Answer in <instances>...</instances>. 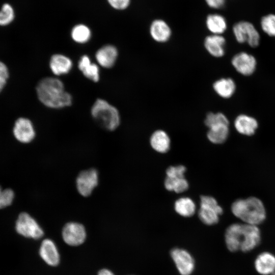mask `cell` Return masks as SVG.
Segmentation results:
<instances>
[{"label": "cell", "mask_w": 275, "mask_h": 275, "mask_svg": "<svg viewBox=\"0 0 275 275\" xmlns=\"http://www.w3.org/2000/svg\"><path fill=\"white\" fill-rule=\"evenodd\" d=\"M97 275H115L114 273L108 269H102L98 272Z\"/></svg>", "instance_id": "d590c367"}, {"label": "cell", "mask_w": 275, "mask_h": 275, "mask_svg": "<svg viewBox=\"0 0 275 275\" xmlns=\"http://www.w3.org/2000/svg\"><path fill=\"white\" fill-rule=\"evenodd\" d=\"M225 240L231 252H248L257 247L261 241V232L258 226L245 223H234L226 229Z\"/></svg>", "instance_id": "6da1fadb"}, {"label": "cell", "mask_w": 275, "mask_h": 275, "mask_svg": "<svg viewBox=\"0 0 275 275\" xmlns=\"http://www.w3.org/2000/svg\"><path fill=\"white\" fill-rule=\"evenodd\" d=\"M271 275H275V272L272 274Z\"/></svg>", "instance_id": "8d00e7d4"}, {"label": "cell", "mask_w": 275, "mask_h": 275, "mask_svg": "<svg viewBox=\"0 0 275 275\" xmlns=\"http://www.w3.org/2000/svg\"><path fill=\"white\" fill-rule=\"evenodd\" d=\"M234 125L239 133L245 136H252L255 133L259 124L254 117L245 114H240L235 118Z\"/></svg>", "instance_id": "4fadbf2b"}, {"label": "cell", "mask_w": 275, "mask_h": 275, "mask_svg": "<svg viewBox=\"0 0 275 275\" xmlns=\"http://www.w3.org/2000/svg\"><path fill=\"white\" fill-rule=\"evenodd\" d=\"M118 56L117 48L114 45L107 44L103 46L96 51L95 58L100 66L109 68L115 65Z\"/></svg>", "instance_id": "2e32d148"}, {"label": "cell", "mask_w": 275, "mask_h": 275, "mask_svg": "<svg viewBox=\"0 0 275 275\" xmlns=\"http://www.w3.org/2000/svg\"><path fill=\"white\" fill-rule=\"evenodd\" d=\"M13 134L16 139L22 143H29L35 136L34 125L30 120L21 117L16 120L13 129Z\"/></svg>", "instance_id": "7c38bea8"}, {"label": "cell", "mask_w": 275, "mask_h": 275, "mask_svg": "<svg viewBox=\"0 0 275 275\" xmlns=\"http://www.w3.org/2000/svg\"><path fill=\"white\" fill-rule=\"evenodd\" d=\"M205 124L209 128L214 125L220 124H229L227 116L222 113H213L210 112L206 116L204 121Z\"/></svg>", "instance_id": "83f0119b"}, {"label": "cell", "mask_w": 275, "mask_h": 275, "mask_svg": "<svg viewBox=\"0 0 275 275\" xmlns=\"http://www.w3.org/2000/svg\"><path fill=\"white\" fill-rule=\"evenodd\" d=\"M92 35L90 28L84 24L75 25L71 32V36L73 40L78 43H87L91 39Z\"/></svg>", "instance_id": "484cf974"}, {"label": "cell", "mask_w": 275, "mask_h": 275, "mask_svg": "<svg viewBox=\"0 0 275 275\" xmlns=\"http://www.w3.org/2000/svg\"><path fill=\"white\" fill-rule=\"evenodd\" d=\"M166 188L169 191H174L177 193L183 192L188 188L187 181L183 178L166 177L164 181Z\"/></svg>", "instance_id": "4316f807"}, {"label": "cell", "mask_w": 275, "mask_h": 275, "mask_svg": "<svg viewBox=\"0 0 275 275\" xmlns=\"http://www.w3.org/2000/svg\"><path fill=\"white\" fill-rule=\"evenodd\" d=\"M14 198V193L10 188L2 189L0 186V209L10 205Z\"/></svg>", "instance_id": "4dcf8cb0"}, {"label": "cell", "mask_w": 275, "mask_h": 275, "mask_svg": "<svg viewBox=\"0 0 275 275\" xmlns=\"http://www.w3.org/2000/svg\"><path fill=\"white\" fill-rule=\"evenodd\" d=\"M15 229L19 234L34 239H40L44 235L43 230L37 221L26 212L19 214L16 222Z\"/></svg>", "instance_id": "52a82bcc"}, {"label": "cell", "mask_w": 275, "mask_h": 275, "mask_svg": "<svg viewBox=\"0 0 275 275\" xmlns=\"http://www.w3.org/2000/svg\"><path fill=\"white\" fill-rule=\"evenodd\" d=\"M204 47L209 53L215 58H221L225 53V38L221 35L212 34L206 37Z\"/></svg>", "instance_id": "e0dca14e"}, {"label": "cell", "mask_w": 275, "mask_h": 275, "mask_svg": "<svg viewBox=\"0 0 275 275\" xmlns=\"http://www.w3.org/2000/svg\"><path fill=\"white\" fill-rule=\"evenodd\" d=\"M15 17L14 11L9 4H4L0 10V26H6L11 23Z\"/></svg>", "instance_id": "f546056e"}, {"label": "cell", "mask_w": 275, "mask_h": 275, "mask_svg": "<svg viewBox=\"0 0 275 275\" xmlns=\"http://www.w3.org/2000/svg\"><path fill=\"white\" fill-rule=\"evenodd\" d=\"M98 172L91 168L80 172L76 179V187L78 193L83 197L89 196L98 185Z\"/></svg>", "instance_id": "ba28073f"}, {"label": "cell", "mask_w": 275, "mask_h": 275, "mask_svg": "<svg viewBox=\"0 0 275 275\" xmlns=\"http://www.w3.org/2000/svg\"><path fill=\"white\" fill-rule=\"evenodd\" d=\"M9 76V73L7 66L0 61V93L5 87Z\"/></svg>", "instance_id": "d6a6232c"}, {"label": "cell", "mask_w": 275, "mask_h": 275, "mask_svg": "<svg viewBox=\"0 0 275 275\" xmlns=\"http://www.w3.org/2000/svg\"><path fill=\"white\" fill-rule=\"evenodd\" d=\"M207 5L211 8L218 9L222 8L225 0H205Z\"/></svg>", "instance_id": "e575fe53"}, {"label": "cell", "mask_w": 275, "mask_h": 275, "mask_svg": "<svg viewBox=\"0 0 275 275\" xmlns=\"http://www.w3.org/2000/svg\"><path fill=\"white\" fill-rule=\"evenodd\" d=\"M231 211L243 223L256 226L262 223L266 216L263 202L254 197L235 201L231 205Z\"/></svg>", "instance_id": "3957f363"}, {"label": "cell", "mask_w": 275, "mask_h": 275, "mask_svg": "<svg viewBox=\"0 0 275 275\" xmlns=\"http://www.w3.org/2000/svg\"><path fill=\"white\" fill-rule=\"evenodd\" d=\"M150 33L152 38L156 42H166L171 36V30L168 24L163 20H154L150 28Z\"/></svg>", "instance_id": "d6986e66"}, {"label": "cell", "mask_w": 275, "mask_h": 275, "mask_svg": "<svg viewBox=\"0 0 275 275\" xmlns=\"http://www.w3.org/2000/svg\"><path fill=\"white\" fill-rule=\"evenodd\" d=\"M150 144L155 151L160 153H166L170 149V139L164 131L157 130L151 136Z\"/></svg>", "instance_id": "7402d4cb"}, {"label": "cell", "mask_w": 275, "mask_h": 275, "mask_svg": "<svg viewBox=\"0 0 275 275\" xmlns=\"http://www.w3.org/2000/svg\"><path fill=\"white\" fill-rule=\"evenodd\" d=\"M223 208L213 197L202 196L201 197L200 208L199 217L205 224L212 225L218 223L219 216L223 213Z\"/></svg>", "instance_id": "8992f818"}, {"label": "cell", "mask_w": 275, "mask_h": 275, "mask_svg": "<svg viewBox=\"0 0 275 275\" xmlns=\"http://www.w3.org/2000/svg\"><path fill=\"white\" fill-rule=\"evenodd\" d=\"M49 64L51 72L57 76L69 73L73 65L72 62L69 58L59 53L51 56Z\"/></svg>", "instance_id": "ac0fdd59"}, {"label": "cell", "mask_w": 275, "mask_h": 275, "mask_svg": "<svg viewBox=\"0 0 275 275\" xmlns=\"http://www.w3.org/2000/svg\"><path fill=\"white\" fill-rule=\"evenodd\" d=\"M233 32L238 43H247L253 48H256L259 45L260 34L251 22L240 21L236 23L233 26Z\"/></svg>", "instance_id": "5b68a950"}, {"label": "cell", "mask_w": 275, "mask_h": 275, "mask_svg": "<svg viewBox=\"0 0 275 275\" xmlns=\"http://www.w3.org/2000/svg\"><path fill=\"white\" fill-rule=\"evenodd\" d=\"M78 68L83 75L89 79L94 82H97L100 78L99 68L98 66L91 63L90 58L87 55H83L78 63Z\"/></svg>", "instance_id": "44dd1931"}, {"label": "cell", "mask_w": 275, "mask_h": 275, "mask_svg": "<svg viewBox=\"0 0 275 275\" xmlns=\"http://www.w3.org/2000/svg\"><path fill=\"white\" fill-rule=\"evenodd\" d=\"M256 271L261 275H271L275 272V256L268 252L259 254L254 262Z\"/></svg>", "instance_id": "5bb4252c"}, {"label": "cell", "mask_w": 275, "mask_h": 275, "mask_svg": "<svg viewBox=\"0 0 275 275\" xmlns=\"http://www.w3.org/2000/svg\"><path fill=\"white\" fill-rule=\"evenodd\" d=\"M231 64L238 73L249 76L256 71L257 61L253 54L245 51H240L233 56Z\"/></svg>", "instance_id": "9c48e42d"}, {"label": "cell", "mask_w": 275, "mask_h": 275, "mask_svg": "<svg viewBox=\"0 0 275 275\" xmlns=\"http://www.w3.org/2000/svg\"><path fill=\"white\" fill-rule=\"evenodd\" d=\"M186 168L182 165L170 167L166 171L167 177L169 178H183Z\"/></svg>", "instance_id": "1f68e13d"}, {"label": "cell", "mask_w": 275, "mask_h": 275, "mask_svg": "<svg viewBox=\"0 0 275 275\" xmlns=\"http://www.w3.org/2000/svg\"><path fill=\"white\" fill-rule=\"evenodd\" d=\"M229 134V124H220L209 128L207 136L208 140L214 144H222L225 142Z\"/></svg>", "instance_id": "603a6c76"}, {"label": "cell", "mask_w": 275, "mask_h": 275, "mask_svg": "<svg viewBox=\"0 0 275 275\" xmlns=\"http://www.w3.org/2000/svg\"><path fill=\"white\" fill-rule=\"evenodd\" d=\"M175 211L180 215L189 217L194 214L196 205L194 201L187 197L177 200L175 203Z\"/></svg>", "instance_id": "d4e9b609"}, {"label": "cell", "mask_w": 275, "mask_h": 275, "mask_svg": "<svg viewBox=\"0 0 275 275\" xmlns=\"http://www.w3.org/2000/svg\"><path fill=\"white\" fill-rule=\"evenodd\" d=\"M215 93L221 97L228 99L233 96L236 89L235 81L230 77H223L213 84Z\"/></svg>", "instance_id": "ffe728a7"}, {"label": "cell", "mask_w": 275, "mask_h": 275, "mask_svg": "<svg viewBox=\"0 0 275 275\" xmlns=\"http://www.w3.org/2000/svg\"><path fill=\"white\" fill-rule=\"evenodd\" d=\"M64 241L71 246H77L83 243L86 238L85 227L77 222L66 224L62 232Z\"/></svg>", "instance_id": "30bf717a"}, {"label": "cell", "mask_w": 275, "mask_h": 275, "mask_svg": "<svg viewBox=\"0 0 275 275\" xmlns=\"http://www.w3.org/2000/svg\"><path fill=\"white\" fill-rule=\"evenodd\" d=\"M91 112L95 120L107 130H114L120 125V116L118 110L105 100L97 99L92 106Z\"/></svg>", "instance_id": "277c9868"}, {"label": "cell", "mask_w": 275, "mask_h": 275, "mask_svg": "<svg viewBox=\"0 0 275 275\" xmlns=\"http://www.w3.org/2000/svg\"><path fill=\"white\" fill-rule=\"evenodd\" d=\"M262 31L270 37H275V15L270 14L263 17L260 22Z\"/></svg>", "instance_id": "f1b7e54d"}, {"label": "cell", "mask_w": 275, "mask_h": 275, "mask_svg": "<svg viewBox=\"0 0 275 275\" xmlns=\"http://www.w3.org/2000/svg\"><path fill=\"white\" fill-rule=\"evenodd\" d=\"M206 25L213 34L216 35H222L227 27L225 18L217 14H210L207 16Z\"/></svg>", "instance_id": "cb8c5ba5"}, {"label": "cell", "mask_w": 275, "mask_h": 275, "mask_svg": "<svg viewBox=\"0 0 275 275\" xmlns=\"http://www.w3.org/2000/svg\"><path fill=\"white\" fill-rule=\"evenodd\" d=\"M41 258L49 265L56 266L60 262V254L54 242L49 239L43 240L39 249Z\"/></svg>", "instance_id": "9a60e30c"}, {"label": "cell", "mask_w": 275, "mask_h": 275, "mask_svg": "<svg viewBox=\"0 0 275 275\" xmlns=\"http://www.w3.org/2000/svg\"><path fill=\"white\" fill-rule=\"evenodd\" d=\"M171 256L181 275H190L194 270L195 261L187 251L179 248L171 250Z\"/></svg>", "instance_id": "8fae6325"}, {"label": "cell", "mask_w": 275, "mask_h": 275, "mask_svg": "<svg viewBox=\"0 0 275 275\" xmlns=\"http://www.w3.org/2000/svg\"><path fill=\"white\" fill-rule=\"evenodd\" d=\"M108 4L114 9L122 10L129 5L130 0H107Z\"/></svg>", "instance_id": "836d02e7"}, {"label": "cell", "mask_w": 275, "mask_h": 275, "mask_svg": "<svg viewBox=\"0 0 275 275\" xmlns=\"http://www.w3.org/2000/svg\"><path fill=\"white\" fill-rule=\"evenodd\" d=\"M36 90L39 101L46 107L61 108L72 104L71 95L65 91L64 84L58 78H43L39 81Z\"/></svg>", "instance_id": "7a4b0ae2"}]
</instances>
